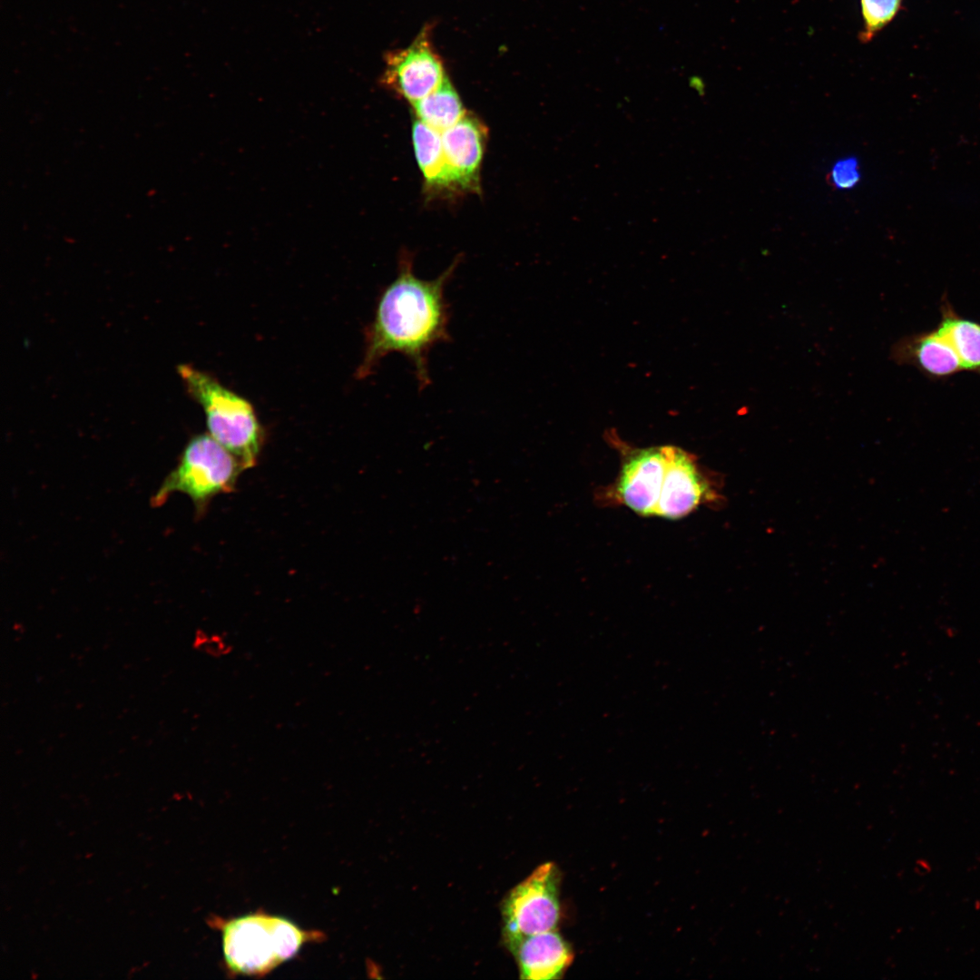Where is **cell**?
<instances>
[{"label":"cell","instance_id":"6da1fadb","mask_svg":"<svg viewBox=\"0 0 980 980\" xmlns=\"http://www.w3.org/2000/svg\"><path fill=\"white\" fill-rule=\"evenodd\" d=\"M457 262L432 280L417 278L407 257L401 260L397 278L378 297L374 318L365 332V351L357 378L371 375L390 353L405 356L414 368L419 389L431 384L428 356L438 343L450 340V306L446 283Z\"/></svg>","mask_w":980,"mask_h":980},{"label":"cell","instance_id":"7a4b0ae2","mask_svg":"<svg viewBox=\"0 0 980 980\" xmlns=\"http://www.w3.org/2000/svg\"><path fill=\"white\" fill-rule=\"evenodd\" d=\"M178 373L189 395L202 407L209 434L242 465L253 467L264 442V432L252 405L211 374L190 365Z\"/></svg>","mask_w":980,"mask_h":980},{"label":"cell","instance_id":"3957f363","mask_svg":"<svg viewBox=\"0 0 980 980\" xmlns=\"http://www.w3.org/2000/svg\"><path fill=\"white\" fill-rule=\"evenodd\" d=\"M220 930L226 965L232 973L250 975L269 973L318 936L284 917L264 913L230 919Z\"/></svg>","mask_w":980,"mask_h":980},{"label":"cell","instance_id":"277c9868","mask_svg":"<svg viewBox=\"0 0 980 980\" xmlns=\"http://www.w3.org/2000/svg\"><path fill=\"white\" fill-rule=\"evenodd\" d=\"M243 470L241 463L210 434L196 435L152 497V505H161L172 493L181 492L202 514L214 496L234 490Z\"/></svg>","mask_w":980,"mask_h":980},{"label":"cell","instance_id":"5b68a950","mask_svg":"<svg viewBox=\"0 0 980 980\" xmlns=\"http://www.w3.org/2000/svg\"><path fill=\"white\" fill-rule=\"evenodd\" d=\"M559 872L554 863L538 867L515 886L502 906L507 946L521 938L554 930L560 916Z\"/></svg>","mask_w":980,"mask_h":980},{"label":"cell","instance_id":"8992f818","mask_svg":"<svg viewBox=\"0 0 980 980\" xmlns=\"http://www.w3.org/2000/svg\"><path fill=\"white\" fill-rule=\"evenodd\" d=\"M447 77L431 40L430 27L420 31L407 47L385 55L381 83L412 104L438 89Z\"/></svg>","mask_w":980,"mask_h":980},{"label":"cell","instance_id":"52a82bcc","mask_svg":"<svg viewBox=\"0 0 980 980\" xmlns=\"http://www.w3.org/2000/svg\"><path fill=\"white\" fill-rule=\"evenodd\" d=\"M622 463L612 486L618 502L642 516H654L664 479L668 446L633 448L622 441Z\"/></svg>","mask_w":980,"mask_h":980},{"label":"cell","instance_id":"ba28073f","mask_svg":"<svg viewBox=\"0 0 980 980\" xmlns=\"http://www.w3.org/2000/svg\"><path fill=\"white\" fill-rule=\"evenodd\" d=\"M716 493L689 452L668 446V458L661 495L654 515L679 519L701 504L713 501Z\"/></svg>","mask_w":980,"mask_h":980},{"label":"cell","instance_id":"9c48e42d","mask_svg":"<svg viewBox=\"0 0 980 980\" xmlns=\"http://www.w3.org/2000/svg\"><path fill=\"white\" fill-rule=\"evenodd\" d=\"M890 356L895 363L912 366L934 380L963 371L954 348L936 328L901 338L893 345Z\"/></svg>","mask_w":980,"mask_h":980},{"label":"cell","instance_id":"30bf717a","mask_svg":"<svg viewBox=\"0 0 980 980\" xmlns=\"http://www.w3.org/2000/svg\"><path fill=\"white\" fill-rule=\"evenodd\" d=\"M507 947L522 979L559 978L573 959L570 947L554 930L524 936Z\"/></svg>","mask_w":980,"mask_h":980},{"label":"cell","instance_id":"8fae6325","mask_svg":"<svg viewBox=\"0 0 980 980\" xmlns=\"http://www.w3.org/2000/svg\"><path fill=\"white\" fill-rule=\"evenodd\" d=\"M446 162L459 189H476L484 153L485 130L477 119L466 115L441 132Z\"/></svg>","mask_w":980,"mask_h":980},{"label":"cell","instance_id":"7c38bea8","mask_svg":"<svg viewBox=\"0 0 980 980\" xmlns=\"http://www.w3.org/2000/svg\"><path fill=\"white\" fill-rule=\"evenodd\" d=\"M936 329L950 343L963 370L980 376V323L959 315L945 295Z\"/></svg>","mask_w":980,"mask_h":980},{"label":"cell","instance_id":"4fadbf2b","mask_svg":"<svg viewBox=\"0 0 980 980\" xmlns=\"http://www.w3.org/2000/svg\"><path fill=\"white\" fill-rule=\"evenodd\" d=\"M412 137L416 158L427 185L458 189L445 156L441 132L417 120L413 124Z\"/></svg>","mask_w":980,"mask_h":980},{"label":"cell","instance_id":"5bb4252c","mask_svg":"<svg viewBox=\"0 0 980 980\" xmlns=\"http://www.w3.org/2000/svg\"><path fill=\"white\" fill-rule=\"evenodd\" d=\"M418 120L442 132L466 116L462 101L448 79L435 92L413 103Z\"/></svg>","mask_w":980,"mask_h":980},{"label":"cell","instance_id":"9a60e30c","mask_svg":"<svg viewBox=\"0 0 980 980\" xmlns=\"http://www.w3.org/2000/svg\"><path fill=\"white\" fill-rule=\"evenodd\" d=\"M903 0H860L863 28L858 34L862 43L870 42L897 15Z\"/></svg>","mask_w":980,"mask_h":980},{"label":"cell","instance_id":"2e32d148","mask_svg":"<svg viewBox=\"0 0 980 980\" xmlns=\"http://www.w3.org/2000/svg\"><path fill=\"white\" fill-rule=\"evenodd\" d=\"M831 179L837 188L853 187L859 179L857 161L846 159L837 162L832 169Z\"/></svg>","mask_w":980,"mask_h":980},{"label":"cell","instance_id":"e0dca14e","mask_svg":"<svg viewBox=\"0 0 980 980\" xmlns=\"http://www.w3.org/2000/svg\"><path fill=\"white\" fill-rule=\"evenodd\" d=\"M202 639H197L196 646L201 648L203 652L210 655L220 657L227 655L231 651V645L220 635L209 636L202 633Z\"/></svg>","mask_w":980,"mask_h":980}]
</instances>
